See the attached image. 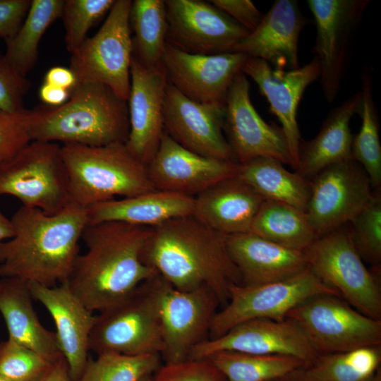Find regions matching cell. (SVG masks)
<instances>
[{"instance_id":"cell-5","label":"cell","mask_w":381,"mask_h":381,"mask_svg":"<svg viewBox=\"0 0 381 381\" xmlns=\"http://www.w3.org/2000/svg\"><path fill=\"white\" fill-rule=\"evenodd\" d=\"M69 188V205L87 208L114 200L156 190L147 167L124 143L100 147L61 145Z\"/></svg>"},{"instance_id":"cell-14","label":"cell","mask_w":381,"mask_h":381,"mask_svg":"<svg viewBox=\"0 0 381 381\" xmlns=\"http://www.w3.org/2000/svg\"><path fill=\"white\" fill-rule=\"evenodd\" d=\"M310 181L305 213L318 237L349 223L373 192L368 174L353 159L327 167Z\"/></svg>"},{"instance_id":"cell-24","label":"cell","mask_w":381,"mask_h":381,"mask_svg":"<svg viewBox=\"0 0 381 381\" xmlns=\"http://www.w3.org/2000/svg\"><path fill=\"white\" fill-rule=\"evenodd\" d=\"M306 23L296 1L277 0L233 52L262 59L277 69L297 68L298 41Z\"/></svg>"},{"instance_id":"cell-20","label":"cell","mask_w":381,"mask_h":381,"mask_svg":"<svg viewBox=\"0 0 381 381\" xmlns=\"http://www.w3.org/2000/svg\"><path fill=\"white\" fill-rule=\"evenodd\" d=\"M241 72L250 78L267 98L271 111L281 123L296 170L301 138L297 123V110L307 87L320 77V66L315 57L309 63L292 70L272 67L266 61L247 56Z\"/></svg>"},{"instance_id":"cell-17","label":"cell","mask_w":381,"mask_h":381,"mask_svg":"<svg viewBox=\"0 0 381 381\" xmlns=\"http://www.w3.org/2000/svg\"><path fill=\"white\" fill-rule=\"evenodd\" d=\"M225 111V103L195 102L168 83L162 110L164 131L195 153L236 162L224 135Z\"/></svg>"},{"instance_id":"cell-9","label":"cell","mask_w":381,"mask_h":381,"mask_svg":"<svg viewBox=\"0 0 381 381\" xmlns=\"http://www.w3.org/2000/svg\"><path fill=\"white\" fill-rule=\"evenodd\" d=\"M17 198L22 205L48 214L69 205L68 177L61 145L31 141L0 167V195Z\"/></svg>"},{"instance_id":"cell-11","label":"cell","mask_w":381,"mask_h":381,"mask_svg":"<svg viewBox=\"0 0 381 381\" xmlns=\"http://www.w3.org/2000/svg\"><path fill=\"white\" fill-rule=\"evenodd\" d=\"M286 318L301 327L320 354L381 345V320L363 314L339 296L310 297Z\"/></svg>"},{"instance_id":"cell-36","label":"cell","mask_w":381,"mask_h":381,"mask_svg":"<svg viewBox=\"0 0 381 381\" xmlns=\"http://www.w3.org/2000/svg\"><path fill=\"white\" fill-rule=\"evenodd\" d=\"M381 363V345L320 354L308 366L317 381H372Z\"/></svg>"},{"instance_id":"cell-37","label":"cell","mask_w":381,"mask_h":381,"mask_svg":"<svg viewBox=\"0 0 381 381\" xmlns=\"http://www.w3.org/2000/svg\"><path fill=\"white\" fill-rule=\"evenodd\" d=\"M160 354L128 356L114 352L97 355L88 362L78 381H140L162 365Z\"/></svg>"},{"instance_id":"cell-35","label":"cell","mask_w":381,"mask_h":381,"mask_svg":"<svg viewBox=\"0 0 381 381\" xmlns=\"http://www.w3.org/2000/svg\"><path fill=\"white\" fill-rule=\"evenodd\" d=\"M208 358L227 381H270L305 366L301 360L295 357L280 354L221 351Z\"/></svg>"},{"instance_id":"cell-43","label":"cell","mask_w":381,"mask_h":381,"mask_svg":"<svg viewBox=\"0 0 381 381\" xmlns=\"http://www.w3.org/2000/svg\"><path fill=\"white\" fill-rule=\"evenodd\" d=\"M30 87V81L16 73L0 55V110L13 114L27 110L24 97Z\"/></svg>"},{"instance_id":"cell-22","label":"cell","mask_w":381,"mask_h":381,"mask_svg":"<svg viewBox=\"0 0 381 381\" xmlns=\"http://www.w3.org/2000/svg\"><path fill=\"white\" fill-rule=\"evenodd\" d=\"M130 73L127 100L130 131L125 145L135 158L147 166L164 133L162 110L168 82L162 65L147 68L133 56Z\"/></svg>"},{"instance_id":"cell-46","label":"cell","mask_w":381,"mask_h":381,"mask_svg":"<svg viewBox=\"0 0 381 381\" xmlns=\"http://www.w3.org/2000/svg\"><path fill=\"white\" fill-rule=\"evenodd\" d=\"M44 83L71 91L77 85V80L70 68L54 66L46 73Z\"/></svg>"},{"instance_id":"cell-38","label":"cell","mask_w":381,"mask_h":381,"mask_svg":"<svg viewBox=\"0 0 381 381\" xmlns=\"http://www.w3.org/2000/svg\"><path fill=\"white\" fill-rule=\"evenodd\" d=\"M354 247L373 267L381 262V193L374 190L367 205L349 223Z\"/></svg>"},{"instance_id":"cell-39","label":"cell","mask_w":381,"mask_h":381,"mask_svg":"<svg viewBox=\"0 0 381 381\" xmlns=\"http://www.w3.org/2000/svg\"><path fill=\"white\" fill-rule=\"evenodd\" d=\"M116 0H65L61 18L65 30V44L73 53L87 37V33Z\"/></svg>"},{"instance_id":"cell-28","label":"cell","mask_w":381,"mask_h":381,"mask_svg":"<svg viewBox=\"0 0 381 381\" xmlns=\"http://www.w3.org/2000/svg\"><path fill=\"white\" fill-rule=\"evenodd\" d=\"M194 197L154 190L121 200L104 201L87 208V224L121 222L154 227L168 220L192 215Z\"/></svg>"},{"instance_id":"cell-31","label":"cell","mask_w":381,"mask_h":381,"mask_svg":"<svg viewBox=\"0 0 381 381\" xmlns=\"http://www.w3.org/2000/svg\"><path fill=\"white\" fill-rule=\"evenodd\" d=\"M65 0H32L17 32L5 41L4 61L18 74L26 75L35 66L40 42L49 26L61 18Z\"/></svg>"},{"instance_id":"cell-12","label":"cell","mask_w":381,"mask_h":381,"mask_svg":"<svg viewBox=\"0 0 381 381\" xmlns=\"http://www.w3.org/2000/svg\"><path fill=\"white\" fill-rule=\"evenodd\" d=\"M164 334V363L187 359L191 351L209 339L220 302L206 286L179 290L158 274L153 279Z\"/></svg>"},{"instance_id":"cell-3","label":"cell","mask_w":381,"mask_h":381,"mask_svg":"<svg viewBox=\"0 0 381 381\" xmlns=\"http://www.w3.org/2000/svg\"><path fill=\"white\" fill-rule=\"evenodd\" d=\"M11 219L15 234L0 243V277L47 286L67 281L87 224L86 209L69 205L48 214L22 205Z\"/></svg>"},{"instance_id":"cell-30","label":"cell","mask_w":381,"mask_h":381,"mask_svg":"<svg viewBox=\"0 0 381 381\" xmlns=\"http://www.w3.org/2000/svg\"><path fill=\"white\" fill-rule=\"evenodd\" d=\"M250 185L265 200L291 205L306 212L311 181L297 172L288 171L279 161L258 157L239 164L237 176Z\"/></svg>"},{"instance_id":"cell-13","label":"cell","mask_w":381,"mask_h":381,"mask_svg":"<svg viewBox=\"0 0 381 381\" xmlns=\"http://www.w3.org/2000/svg\"><path fill=\"white\" fill-rule=\"evenodd\" d=\"M369 0H308L316 28L314 57L326 101L338 95L347 69L351 43Z\"/></svg>"},{"instance_id":"cell-10","label":"cell","mask_w":381,"mask_h":381,"mask_svg":"<svg viewBox=\"0 0 381 381\" xmlns=\"http://www.w3.org/2000/svg\"><path fill=\"white\" fill-rule=\"evenodd\" d=\"M318 295L340 296L308 267L290 278L259 285L234 284L229 300L217 313L209 339L219 337L236 325L255 319L282 321L289 312Z\"/></svg>"},{"instance_id":"cell-42","label":"cell","mask_w":381,"mask_h":381,"mask_svg":"<svg viewBox=\"0 0 381 381\" xmlns=\"http://www.w3.org/2000/svg\"><path fill=\"white\" fill-rule=\"evenodd\" d=\"M31 113L32 109L16 114L0 110V167L31 142Z\"/></svg>"},{"instance_id":"cell-29","label":"cell","mask_w":381,"mask_h":381,"mask_svg":"<svg viewBox=\"0 0 381 381\" xmlns=\"http://www.w3.org/2000/svg\"><path fill=\"white\" fill-rule=\"evenodd\" d=\"M32 298L28 282L16 278L0 279V313L8 339L54 362L63 356L56 333L40 323Z\"/></svg>"},{"instance_id":"cell-32","label":"cell","mask_w":381,"mask_h":381,"mask_svg":"<svg viewBox=\"0 0 381 381\" xmlns=\"http://www.w3.org/2000/svg\"><path fill=\"white\" fill-rule=\"evenodd\" d=\"M250 232L282 246L303 251L318 238L304 212L286 203L264 200Z\"/></svg>"},{"instance_id":"cell-45","label":"cell","mask_w":381,"mask_h":381,"mask_svg":"<svg viewBox=\"0 0 381 381\" xmlns=\"http://www.w3.org/2000/svg\"><path fill=\"white\" fill-rule=\"evenodd\" d=\"M32 0H0V37L11 38L21 26Z\"/></svg>"},{"instance_id":"cell-41","label":"cell","mask_w":381,"mask_h":381,"mask_svg":"<svg viewBox=\"0 0 381 381\" xmlns=\"http://www.w3.org/2000/svg\"><path fill=\"white\" fill-rule=\"evenodd\" d=\"M152 378L154 381H227L209 358L162 364Z\"/></svg>"},{"instance_id":"cell-34","label":"cell","mask_w":381,"mask_h":381,"mask_svg":"<svg viewBox=\"0 0 381 381\" xmlns=\"http://www.w3.org/2000/svg\"><path fill=\"white\" fill-rule=\"evenodd\" d=\"M361 104L358 114L361 118L359 132L353 135L352 157L368 174L372 188L381 187V145L379 137L378 114L373 96L371 72L368 68L362 74Z\"/></svg>"},{"instance_id":"cell-23","label":"cell","mask_w":381,"mask_h":381,"mask_svg":"<svg viewBox=\"0 0 381 381\" xmlns=\"http://www.w3.org/2000/svg\"><path fill=\"white\" fill-rule=\"evenodd\" d=\"M29 286L32 298L52 317L58 344L71 378L78 381L89 360V337L96 315L75 296L66 281L54 286L37 283H29Z\"/></svg>"},{"instance_id":"cell-44","label":"cell","mask_w":381,"mask_h":381,"mask_svg":"<svg viewBox=\"0 0 381 381\" xmlns=\"http://www.w3.org/2000/svg\"><path fill=\"white\" fill-rule=\"evenodd\" d=\"M209 1L249 32L258 27L264 16L250 0H211Z\"/></svg>"},{"instance_id":"cell-18","label":"cell","mask_w":381,"mask_h":381,"mask_svg":"<svg viewBox=\"0 0 381 381\" xmlns=\"http://www.w3.org/2000/svg\"><path fill=\"white\" fill-rule=\"evenodd\" d=\"M221 351L291 356L301 360L306 367L320 355L301 327L289 318L243 322L222 336L200 344L188 358H208Z\"/></svg>"},{"instance_id":"cell-27","label":"cell","mask_w":381,"mask_h":381,"mask_svg":"<svg viewBox=\"0 0 381 381\" xmlns=\"http://www.w3.org/2000/svg\"><path fill=\"white\" fill-rule=\"evenodd\" d=\"M361 98V91L349 96L328 114L313 139L301 140L296 172L310 181L327 167L353 159L350 122L358 113Z\"/></svg>"},{"instance_id":"cell-49","label":"cell","mask_w":381,"mask_h":381,"mask_svg":"<svg viewBox=\"0 0 381 381\" xmlns=\"http://www.w3.org/2000/svg\"><path fill=\"white\" fill-rule=\"evenodd\" d=\"M270 381H317L307 372L305 366L296 368Z\"/></svg>"},{"instance_id":"cell-7","label":"cell","mask_w":381,"mask_h":381,"mask_svg":"<svg viewBox=\"0 0 381 381\" xmlns=\"http://www.w3.org/2000/svg\"><path fill=\"white\" fill-rule=\"evenodd\" d=\"M310 269L356 310L381 320L380 267L368 270L349 223L318 237L303 250Z\"/></svg>"},{"instance_id":"cell-50","label":"cell","mask_w":381,"mask_h":381,"mask_svg":"<svg viewBox=\"0 0 381 381\" xmlns=\"http://www.w3.org/2000/svg\"><path fill=\"white\" fill-rule=\"evenodd\" d=\"M15 230L11 219H8L0 210V243L13 238Z\"/></svg>"},{"instance_id":"cell-53","label":"cell","mask_w":381,"mask_h":381,"mask_svg":"<svg viewBox=\"0 0 381 381\" xmlns=\"http://www.w3.org/2000/svg\"><path fill=\"white\" fill-rule=\"evenodd\" d=\"M0 381H10V380H8L6 377H3L2 375H0Z\"/></svg>"},{"instance_id":"cell-21","label":"cell","mask_w":381,"mask_h":381,"mask_svg":"<svg viewBox=\"0 0 381 381\" xmlns=\"http://www.w3.org/2000/svg\"><path fill=\"white\" fill-rule=\"evenodd\" d=\"M147 167L156 190L195 197L216 183L237 176L239 164L195 153L164 131L157 151Z\"/></svg>"},{"instance_id":"cell-4","label":"cell","mask_w":381,"mask_h":381,"mask_svg":"<svg viewBox=\"0 0 381 381\" xmlns=\"http://www.w3.org/2000/svg\"><path fill=\"white\" fill-rule=\"evenodd\" d=\"M130 131L127 101L108 86L77 83L59 107L32 109L30 141L100 147L126 143Z\"/></svg>"},{"instance_id":"cell-48","label":"cell","mask_w":381,"mask_h":381,"mask_svg":"<svg viewBox=\"0 0 381 381\" xmlns=\"http://www.w3.org/2000/svg\"><path fill=\"white\" fill-rule=\"evenodd\" d=\"M38 381H72L64 356L53 362Z\"/></svg>"},{"instance_id":"cell-26","label":"cell","mask_w":381,"mask_h":381,"mask_svg":"<svg viewBox=\"0 0 381 381\" xmlns=\"http://www.w3.org/2000/svg\"><path fill=\"white\" fill-rule=\"evenodd\" d=\"M264 199L250 185L233 176L194 197L193 216L224 235L250 232Z\"/></svg>"},{"instance_id":"cell-52","label":"cell","mask_w":381,"mask_h":381,"mask_svg":"<svg viewBox=\"0 0 381 381\" xmlns=\"http://www.w3.org/2000/svg\"><path fill=\"white\" fill-rule=\"evenodd\" d=\"M140 381H154L152 375H149L143 378Z\"/></svg>"},{"instance_id":"cell-1","label":"cell","mask_w":381,"mask_h":381,"mask_svg":"<svg viewBox=\"0 0 381 381\" xmlns=\"http://www.w3.org/2000/svg\"><path fill=\"white\" fill-rule=\"evenodd\" d=\"M151 231L121 222L85 226L81 238L87 250L78 255L66 282L86 308L100 312L157 274L142 258Z\"/></svg>"},{"instance_id":"cell-51","label":"cell","mask_w":381,"mask_h":381,"mask_svg":"<svg viewBox=\"0 0 381 381\" xmlns=\"http://www.w3.org/2000/svg\"><path fill=\"white\" fill-rule=\"evenodd\" d=\"M372 381H381V368H379Z\"/></svg>"},{"instance_id":"cell-15","label":"cell","mask_w":381,"mask_h":381,"mask_svg":"<svg viewBox=\"0 0 381 381\" xmlns=\"http://www.w3.org/2000/svg\"><path fill=\"white\" fill-rule=\"evenodd\" d=\"M167 42L190 54L233 52L249 32L210 1L165 0Z\"/></svg>"},{"instance_id":"cell-16","label":"cell","mask_w":381,"mask_h":381,"mask_svg":"<svg viewBox=\"0 0 381 381\" xmlns=\"http://www.w3.org/2000/svg\"><path fill=\"white\" fill-rule=\"evenodd\" d=\"M250 83L241 71L233 80L225 100L224 131L236 162L270 157L292 167L281 127L266 123L250 97Z\"/></svg>"},{"instance_id":"cell-6","label":"cell","mask_w":381,"mask_h":381,"mask_svg":"<svg viewBox=\"0 0 381 381\" xmlns=\"http://www.w3.org/2000/svg\"><path fill=\"white\" fill-rule=\"evenodd\" d=\"M154 277L96 315L89 337L90 351L97 355L162 354L164 334Z\"/></svg>"},{"instance_id":"cell-2","label":"cell","mask_w":381,"mask_h":381,"mask_svg":"<svg viewBox=\"0 0 381 381\" xmlns=\"http://www.w3.org/2000/svg\"><path fill=\"white\" fill-rule=\"evenodd\" d=\"M142 258L174 287L190 291L206 286L223 306L229 300L231 286L241 284L227 249L226 235L193 215L152 227Z\"/></svg>"},{"instance_id":"cell-40","label":"cell","mask_w":381,"mask_h":381,"mask_svg":"<svg viewBox=\"0 0 381 381\" xmlns=\"http://www.w3.org/2000/svg\"><path fill=\"white\" fill-rule=\"evenodd\" d=\"M52 363L8 338L0 344V375L10 381H38Z\"/></svg>"},{"instance_id":"cell-25","label":"cell","mask_w":381,"mask_h":381,"mask_svg":"<svg viewBox=\"0 0 381 381\" xmlns=\"http://www.w3.org/2000/svg\"><path fill=\"white\" fill-rule=\"evenodd\" d=\"M226 246L243 285L284 280L309 267L304 251L282 246L250 232L226 235Z\"/></svg>"},{"instance_id":"cell-19","label":"cell","mask_w":381,"mask_h":381,"mask_svg":"<svg viewBox=\"0 0 381 381\" xmlns=\"http://www.w3.org/2000/svg\"><path fill=\"white\" fill-rule=\"evenodd\" d=\"M247 56L238 52L190 54L167 42L161 64L167 82L200 103H225L228 90Z\"/></svg>"},{"instance_id":"cell-47","label":"cell","mask_w":381,"mask_h":381,"mask_svg":"<svg viewBox=\"0 0 381 381\" xmlns=\"http://www.w3.org/2000/svg\"><path fill=\"white\" fill-rule=\"evenodd\" d=\"M39 95L46 105L59 107L68 101L71 91L44 83L40 87Z\"/></svg>"},{"instance_id":"cell-8","label":"cell","mask_w":381,"mask_h":381,"mask_svg":"<svg viewBox=\"0 0 381 381\" xmlns=\"http://www.w3.org/2000/svg\"><path fill=\"white\" fill-rule=\"evenodd\" d=\"M131 0H116L98 32L71 54L70 69L77 83H96L110 87L127 101L131 87L133 40Z\"/></svg>"},{"instance_id":"cell-33","label":"cell","mask_w":381,"mask_h":381,"mask_svg":"<svg viewBox=\"0 0 381 381\" xmlns=\"http://www.w3.org/2000/svg\"><path fill=\"white\" fill-rule=\"evenodd\" d=\"M130 26L133 56L145 68L160 66L168 28L164 1H132Z\"/></svg>"}]
</instances>
